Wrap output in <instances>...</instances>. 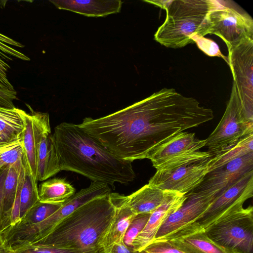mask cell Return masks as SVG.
<instances>
[{
	"mask_svg": "<svg viewBox=\"0 0 253 253\" xmlns=\"http://www.w3.org/2000/svg\"><path fill=\"white\" fill-rule=\"evenodd\" d=\"M109 197L115 208V214L102 240L101 247L105 253H110L115 244L124 241L126 230L136 215L127 204V196L111 192Z\"/></svg>",
	"mask_w": 253,
	"mask_h": 253,
	"instance_id": "18",
	"label": "cell"
},
{
	"mask_svg": "<svg viewBox=\"0 0 253 253\" xmlns=\"http://www.w3.org/2000/svg\"><path fill=\"white\" fill-rule=\"evenodd\" d=\"M110 253H133V251L128 248L123 241L113 245Z\"/></svg>",
	"mask_w": 253,
	"mask_h": 253,
	"instance_id": "37",
	"label": "cell"
},
{
	"mask_svg": "<svg viewBox=\"0 0 253 253\" xmlns=\"http://www.w3.org/2000/svg\"><path fill=\"white\" fill-rule=\"evenodd\" d=\"M11 248L17 253H85L37 244L20 245Z\"/></svg>",
	"mask_w": 253,
	"mask_h": 253,
	"instance_id": "31",
	"label": "cell"
},
{
	"mask_svg": "<svg viewBox=\"0 0 253 253\" xmlns=\"http://www.w3.org/2000/svg\"><path fill=\"white\" fill-rule=\"evenodd\" d=\"M146 252L159 253H186L166 241L152 242L144 249Z\"/></svg>",
	"mask_w": 253,
	"mask_h": 253,
	"instance_id": "33",
	"label": "cell"
},
{
	"mask_svg": "<svg viewBox=\"0 0 253 253\" xmlns=\"http://www.w3.org/2000/svg\"><path fill=\"white\" fill-rule=\"evenodd\" d=\"M0 253H17L11 247L4 245L3 243L0 244Z\"/></svg>",
	"mask_w": 253,
	"mask_h": 253,
	"instance_id": "38",
	"label": "cell"
},
{
	"mask_svg": "<svg viewBox=\"0 0 253 253\" xmlns=\"http://www.w3.org/2000/svg\"><path fill=\"white\" fill-rule=\"evenodd\" d=\"M111 189L107 184L101 182H91L90 185L82 189L67 199L60 208L44 220L20 230L23 241L27 244L37 243L51 231L64 218L87 202L96 198L108 196Z\"/></svg>",
	"mask_w": 253,
	"mask_h": 253,
	"instance_id": "9",
	"label": "cell"
},
{
	"mask_svg": "<svg viewBox=\"0 0 253 253\" xmlns=\"http://www.w3.org/2000/svg\"><path fill=\"white\" fill-rule=\"evenodd\" d=\"M57 8L87 17H104L120 11L123 1L109 0H50Z\"/></svg>",
	"mask_w": 253,
	"mask_h": 253,
	"instance_id": "20",
	"label": "cell"
},
{
	"mask_svg": "<svg viewBox=\"0 0 253 253\" xmlns=\"http://www.w3.org/2000/svg\"><path fill=\"white\" fill-rule=\"evenodd\" d=\"M150 214V213L136 214L131 221L124 238L125 244L129 249H131L134 240L144 228Z\"/></svg>",
	"mask_w": 253,
	"mask_h": 253,
	"instance_id": "30",
	"label": "cell"
},
{
	"mask_svg": "<svg viewBox=\"0 0 253 253\" xmlns=\"http://www.w3.org/2000/svg\"><path fill=\"white\" fill-rule=\"evenodd\" d=\"M206 121L198 100L163 88L110 115L85 117L77 126L119 158L132 162L149 159L170 138Z\"/></svg>",
	"mask_w": 253,
	"mask_h": 253,
	"instance_id": "1",
	"label": "cell"
},
{
	"mask_svg": "<svg viewBox=\"0 0 253 253\" xmlns=\"http://www.w3.org/2000/svg\"><path fill=\"white\" fill-rule=\"evenodd\" d=\"M252 171L253 152L208 172L200 184L191 192H201L215 199Z\"/></svg>",
	"mask_w": 253,
	"mask_h": 253,
	"instance_id": "13",
	"label": "cell"
},
{
	"mask_svg": "<svg viewBox=\"0 0 253 253\" xmlns=\"http://www.w3.org/2000/svg\"><path fill=\"white\" fill-rule=\"evenodd\" d=\"M133 253H149L146 252L145 251H144L143 250H142V251H139V252H134L133 251Z\"/></svg>",
	"mask_w": 253,
	"mask_h": 253,
	"instance_id": "40",
	"label": "cell"
},
{
	"mask_svg": "<svg viewBox=\"0 0 253 253\" xmlns=\"http://www.w3.org/2000/svg\"><path fill=\"white\" fill-rule=\"evenodd\" d=\"M167 193L147 184L127 196V204L135 214H151L163 203Z\"/></svg>",
	"mask_w": 253,
	"mask_h": 253,
	"instance_id": "22",
	"label": "cell"
},
{
	"mask_svg": "<svg viewBox=\"0 0 253 253\" xmlns=\"http://www.w3.org/2000/svg\"><path fill=\"white\" fill-rule=\"evenodd\" d=\"M53 135L61 170L105 183L113 189L115 183L126 184L135 178L132 162L115 155L77 125L61 123L54 128Z\"/></svg>",
	"mask_w": 253,
	"mask_h": 253,
	"instance_id": "2",
	"label": "cell"
},
{
	"mask_svg": "<svg viewBox=\"0 0 253 253\" xmlns=\"http://www.w3.org/2000/svg\"><path fill=\"white\" fill-rule=\"evenodd\" d=\"M210 26L208 34H214L226 43L227 49L246 37H253V20L246 12L241 11L226 1L210 14Z\"/></svg>",
	"mask_w": 253,
	"mask_h": 253,
	"instance_id": "10",
	"label": "cell"
},
{
	"mask_svg": "<svg viewBox=\"0 0 253 253\" xmlns=\"http://www.w3.org/2000/svg\"><path fill=\"white\" fill-rule=\"evenodd\" d=\"M211 158L170 169L157 170L148 184L164 191L186 195L196 188L207 174Z\"/></svg>",
	"mask_w": 253,
	"mask_h": 253,
	"instance_id": "11",
	"label": "cell"
},
{
	"mask_svg": "<svg viewBox=\"0 0 253 253\" xmlns=\"http://www.w3.org/2000/svg\"><path fill=\"white\" fill-rule=\"evenodd\" d=\"M15 90L0 89V107L14 108L13 101L17 98Z\"/></svg>",
	"mask_w": 253,
	"mask_h": 253,
	"instance_id": "35",
	"label": "cell"
},
{
	"mask_svg": "<svg viewBox=\"0 0 253 253\" xmlns=\"http://www.w3.org/2000/svg\"><path fill=\"white\" fill-rule=\"evenodd\" d=\"M7 1V0H0V7H4Z\"/></svg>",
	"mask_w": 253,
	"mask_h": 253,
	"instance_id": "39",
	"label": "cell"
},
{
	"mask_svg": "<svg viewBox=\"0 0 253 253\" xmlns=\"http://www.w3.org/2000/svg\"><path fill=\"white\" fill-rule=\"evenodd\" d=\"M214 242L240 253H253V208L242 207L205 231Z\"/></svg>",
	"mask_w": 253,
	"mask_h": 253,
	"instance_id": "5",
	"label": "cell"
},
{
	"mask_svg": "<svg viewBox=\"0 0 253 253\" xmlns=\"http://www.w3.org/2000/svg\"><path fill=\"white\" fill-rule=\"evenodd\" d=\"M252 152L253 133L242 138L233 145L212 155L210 159L208 172Z\"/></svg>",
	"mask_w": 253,
	"mask_h": 253,
	"instance_id": "26",
	"label": "cell"
},
{
	"mask_svg": "<svg viewBox=\"0 0 253 253\" xmlns=\"http://www.w3.org/2000/svg\"><path fill=\"white\" fill-rule=\"evenodd\" d=\"M206 143V139L196 138L195 133L182 131L158 146L149 159L156 170L170 169L199 163L211 158L208 151L200 150Z\"/></svg>",
	"mask_w": 253,
	"mask_h": 253,
	"instance_id": "6",
	"label": "cell"
},
{
	"mask_svg": "<svg viewBox=\"0 0 253 253\" xmlns=\"http://www.w3.org/2000/svg\"><path fill=\"white\" fill-rule=\"evenodd\" d=\"M227 63L246 118L253 122V37H246L228 49Z\"/></svg>",
	"mask_w": 253,
	"mask_h": 253,
	"instance_id": "8",
	"label": "cell"
},
{
	"mask_svg": "<svg viewBox=\"0 0 253 253\" xmlns=\"http://www.w3.org/2000/svg\"><path fill=\"white\" fill-rule=\"evenodd\" d=\"M2 244V240L1 236L0 235V244Z\"/></svg>",
	"mask_w": 253,
	"mask_h": 253,
	"instance_id": "41",
	"label": "cell"
},
{
	"mask_svg": "<svg viewBox=\"0 0 253 253\" xmlns=\"http://www.w3.org/2000/svg\"><path fill=\"white\" fill-rule=\"evenodd\" d=\"M24 111V127L22 132L23 163L25 169L34 182L37 184L38 146L43 132L50 127L49 114L35 112L30 108Z\"/></svg>",
	"mask_w": 253,
	"mask_h": 253,
	"instance_id": "15",
	"label": "cell"
},
{
	"mask_svg": "<svg viewBox=\"0 0 253 253\" xmlns=\"http://www.w3.org/2000/svg\"><path fill=\"white\" fill-rule=\"evenodd\" d=\"M24 45L0 33V57L6 62L12 60L15 57L24 61L30 58L15 47H23Z\"/></svg>",
	"mask_w": 253,
	"mask_h": 253,
	"instance_id": "29",
	"label": "cell"
},
{
	"mask_svg": "<svg viewBox=\"0 0 253 253\" xmlns=\"http://www.w3.org/2000/svg\"><path fill=\"white\" fill-rule=\"evenodd\" d=\"M253 196V171L248 173L216 198L196 221L204 231L228 213L243 207Z\"/></svg>",
	"mask_w": 253,
	"mask_h": 253,
	"instance_id": "12",
	"label": "cell"
},
{
	"mask_svg": "<svg viewBox=\"0 0 253 253\" xmlns=\"http://www.w3.org/2000/svg\"><path fill=\"white\" fill-rule=\"evenodd\" d=\"M9 167L0 168V234L6 230L3 214V186Z\"/></svg>",
	"mask_w": 253,
	"mask_h": 253,
	"instance_id": "34",
	"label": "cell"
},
{
	"mask_svg": "<svg viewBox=\"0 0 253 253\" xmlns=\"http://www.w3.org/2000/svg\"><path fill=\"white\" fill-rule=\"evenodd\" d=\"M62 203H47L38 201L22 218L12 227L20 228L38 224L54 213L61 207Z\"/></svg>",
	"mask_w": 253,
	"mask_h": 253,
	"instance_id": "27",
	"label": "cell"
},
{
	"mask_svg": "<svg viewBox=\"0 0 253 253\" xmlns=\"http://www.w3.org/2000/svg\"><path fill=\"white\" fill-rule=\"evenodd\" d=\"M186 198V195L168 191L163 203L151 213L144 228L134 240L132 250L141 251L150 244L161 225L181 207Z\"/></svg>",
	"mask_w": 253,
	"mask_h": 253,
	"instance_id": "17",
	"label": "cell"
},
{
	"mask_svg": "<svg viewBox=\"0 0 253 253\" xmlns=\"http://www.w3.org/2000/svg\"><path fill=\"white\" fill-rule=\"evenodd\" d=\"M186 196L181 207L161 225L152 242L165 241L197 221L215 200L198 192H190Z\"/></svg>",
	"mask_w": 253,
	"mask_h": 253,
	"instance_id": "14",
	"label": "cell"
},
{
	"mask_svg": "<svg viewBox=\"0 0 253 253\" xmlns=\"http://www.w3.org/2000/svg\"><path fill=\"white\" fill-rule=\"evenodd\" d=\"M24 111L0 107V145L15 140L22 135Z\"/></svg>",
	"mask_w": 253,
	"mask_h": 253,
	"instance_id": "24",
	"label": "cell"
},
{
	"mask_svg": "<svg viewBox=\"0 0 253 253\" xmlns=\"http://www.w3.org/2000/svg\"><path fill=\"white\" fill-rule=\"evenodd\" d=\"M253 133V122L245 117L235 84L233 82L229 100L219 123L206 139L205 146L211 156Z\"/></svg>",
	"mask_w": 253,
	"mask_h": 253,
	"instance_id": "7",
	"label": "cell"
},
{
	"mask_svg": "<svg viewBox=\"0 0 253 253\" xmlns=\"http://www.w3.org/2000/svg\"><path fill=\"white\" fill-rule=\"evenodd\" d=\"M24 172L25 167L23 157L22 159L9 167L4 181L3 214L6 230L10 226V216L17 195L23 183Z\"/></svg>",
	"mask_w": 253,
	"mask_h": 253,
	"instance_id": "21",
	"label": "cell"
},
{
	"mask_svg": "<svg viewBox=\"0 0 253 253\" xmlns=\"http://www.w3.org/2000/svg\"><path fill=\"white\" fill-rule=\"evenodd\" d=\"M38 201L37 184L34 182L25 169L23 183L12 210L10 227L18 223Z\"/></svg>",
	"mask_w": 253,
	"mask_h": 253,
	"instance_id": "23",
	"label": "cell"
},
{
	"mask_svg": "<svg viewBox=\"0 0 253 253\" xmlns=\"http://www.w3.org/2000/svg\"></svg>",
	"mask_w": 253,
	"mask_h": 253,
	"instance_id": "42",
	"label": "cell"
},
{
	"mask_svg": "<svg viewBox=\"0 0 253 253\" xmlns=\"http://www.w3.org/2000/svg\"><path fill=\"white\" fill-rule=\"evenodd\" d=\"M22 137L0 145V168L10 166L23 158Z\"/></svg>",
	"mask_w": 253,
	"mask_h": 253,
	"instance_id": "28",
	"label": "cell"
},
{
	"mask_svg": "<svg viewBox=\"0 0 253 253\" xmlns=\"http://www.w3.org/2000/svg\"><path fill=\"white\" fill-rule=\"evenodd\" d=\"M154 4L166 11V18L154 39L166 47L178 48L193 43L196 36L208 35L210 14L219 4L212 0H156Z\"/></svg>",
	"mask_w": 253,
	"mask_h": 253,
	"instance_id": "4",
	"label": "cell"
},
{
	"mask_svg": "<svg viewBox=\"0 0 253 253\" xmlns=\"http://www.w3.org/2000/svg\"><path fill=\"white\" fill-rule=\"evenodd\" d=\"M76 193L65 179L55 177L42 183L38 188L39 201L47 203H63Z\"/></svg>",
	"mask_w": 253,
	"mask_h": 253,
	"instance_id": "25",
	"label": "cell"
},
{
	"mask_svg": "<svg viewBox=\"0 0 253 253\" xmlns=\"http://www.w3.org/2000/svg\"><path fill=\"white\" fill-rule=\"evenodd\" d=\"M165 241L186 253H240L214 242L196 222Z\"/></svg>",
	"mask_w": 253,
	"mask_h": 253,
	"instance_id": "16",
	"label": "cell"
},
{
	"mask_svg": "<svg viewBox=\"0 0 253 253\" xmlns=\"http://www.w3.org/2000/svg\"><path fill=\"white\" fill-rule=\"evenodd\" d=\"M115 214L109 195L95 198L64 218L48 235L33 244L85 253H105L101 244Z\"/></svg>",
	"mask_w": 253,
	"mask_h": 253,
	"instance_id": "3",
	"label": "cell"
},
{
	"mask_svg": "<svg viewBox=\"0 0 253 253\" xmlns=\"http://www.w3.org/2000/svg\"><path fill=\"white\" fill-rule=\"evenodd\" d=\"M192 40L207 55L221 57L227 62V57L222 54L218 45L212 40L198 35L194 36Z\"/></svg>",
	"mask_w": 253,
	"mask_h": 253,
	"instance_id": "32",
	"label": "cell"
},
{
	"mask_svg": "<svg viewBox=\"0 0 253 253\" xmlns=\"http://www.w3.org/2000/svg\"><path fill=\"white\" fill-rule=\"evenodd\" d=\"M9 68V64L0 57V89L15 90L7 76V72Z\"/></svg>",
	"mask_w": 253,
	"mask_h": 253,
	"instance_id": "36",
	"label": "cell"
},
{
	"mask_svg": "<svg viewBox=\"0 0 253 253\" xmlns=\"http://www.w3.org/2000/svg\"><path fill=\"white\" fill-rule=\"evenodd\" d=\"M61 170L58 153L49 127L43 132L38 146L37 180H47Z\"/></svg>",
	"mask_w": 253,
	"mask_h": 253,
	"instance_id": "19",
	"label": "cell"
}]
</instances>
